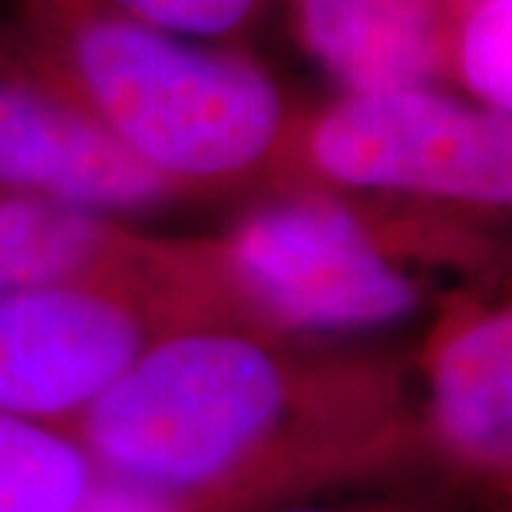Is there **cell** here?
<instances>
[{"label":"cell","instance_id":"obj_13","mask_svg":"<svg viewBox=\"0 0 512 512\" xmlns=\"http://www.w3.org/2000/svg\"><path fill=\"white\" fill-rule=\"evenodd\" d=\"M93 4L185 40H209L238 30L265 0H93Z\"/></svg>","mask_w":512,"mask_h":512},{"label":"cell","instance_id":"obj_10","mask_svg":"<svg viewBox=\"0 0 512 512\" xmlns=\"http://www.w3.org/2000/svg\"><path fill=\"white\" fill-rule=\"evenodd\" d=\"M96 479L90 456L63 430L0 417V512H67Z\"/></svg>","mask_w":512,"mask_h":512},{"label":"cell","instance_id":"obj_9","mask_svg":"<svg viewBox=\"0 0 512 512\" xmlns=\"http://www.w3.org/2000/svg\"><path fill=\"white\" fill-rule=\"evenodd\" d=\"M298 27L344 93L423 86L440 63L433 0H301Z\"/></svg>","mask_w":512,"mask_h":512},{"label":"cell","instance_id":"obj_12","mask_svg":"<svg viewBox=\"0 0 512 512\" xmlns=\"http://www.w3.org/2000/svg\"><path fill=\"white\" fill-rule=\"evenodd\" d=\"M470 499L437 470L397 479L384 486L347 489V493H331L318 499H304L271 512H466Z\"/></svg>","mask_w":512,"mask_h":512},{"label":"cell","instance_id":"obj_6","mask_svg":"<svg viewBox=\"0 0 512 512\" xmlns=\"http://www.w3.org/2000/svg\"><path fill=\"white\" fill-rule=\"evenodd\" d=\"M413 384L433 470L512 512V291L443 301Z\"/></svg>","mask_w":512,"mask_h":512},{"label":"cell","instance_id":"obj_7","mask_svg":"<svg viewBox=\"0 0 512 512\" xmlns=\"http://www.w3.org/2000/svg\"><path fill=\"white\" fill-rule=\"evenodd\" d=\"M0 185L106 219L182 195L67 96L7 70H0Z\"/></svg>","mask_w":512,"mask_h":512},{"label":"cell","instance_id":"obj_3","mask_svg":"<svg viewBox=\"0 0 512 512\" xmlns=\"http://www.w3.org/2000/svg\"><path fill=\"white\" fill-rule=\"evenodd\" d=\"M219 321L238 324L205 238H182L152 275L0 294V417L67 430L159 337Z\"/></svg>","mask_w":512,"mask_h":512},{"label":"cell","instance_id":"obj_5","mask_svg":"<svg viewBox=\"0 0 512 512\" xmlns=\"http://www.w3.org/2000/svg\"><path fill=\"white\" fill-rule=\"evenodd\" d=\"M304 152L344 189L512 209V116L427 86L344 93L311 123Z\"/></svg>","mask_w":512,"mask_h":512},{"label":"cell","instance_id":"obj_11","mask_svg":"<svg viewBox=\"0 0 512 512\" xmlns=\"http://www.w3.org/2000/svg\"><path fill=\"white\" fill-rule=\"evenodd\" d=\"M460 70L486 110L512 116V0H489L466 20Z\"/></svg>","mask_w":512,"mask_h":512},{"label":"cell","instance_id":"obj_8","mask_svg":"<svg viewBox=\"0 0 512 512\" xmlns=\"http://www.w3.org/2000/svg\"><path fill=\"white\" fill-rule=\"evenodd\" d=\"M182 238H152L70 205L0 195V294L169 268Z\"/></svg>","mask_w":512,"mask_h":512},{"label":"cell","instance_id":"obj_1","mask_svg":"<svg viewBox=\"0 0 512 512\" xmlns=\"http://www.w3.org/2000/svg\"><path fill=\"white\" fill-rule=\"evenodd\" d=\"M63 433L103 479L222 512L433 470L413 364L228 321L159 337Z\"/></svg>","mask_w":512,"mask_h":512},{"label":"cell","instance_id":"obj_2","mask_svg":"<svg viewBox=\"0 0 512 512\" xmlns=\"http://www.w3.org/2000/svg\"><path fill=\"white\" fill-rule=\"evenodd\" d=\"M43 83L176 185L215 189L255 172L285 139V100L258 63L146 27L93 0H43Z\"/></svg>","mask_w":512,"mask_h":512},{"label":"cell","instance_id":"obj_4","mask_svg":"<svg viewBox=\"0 0 512 512\" xmlns=\"http://www.w3.org/2000/svg\"><path fill=\"white\" fill-rule=\"evenodd\" d=\"M205 252L235 321L298 341L394 328L430 304L394 242L328 195L261 205Z\"/></svg>","mask_w":512,"mask_h":512},{"label":"cell","instance_id":"obj_14","mask_svg":"<svg viewBox=\"0 0 512 512\" xmlns=\"http://www.w3.org/2000/svg\"><path fill=\"white\" fill-rule=\"evenodd\" d=\"M67 512H222V509L202 503V499L172 496V493H159V489H143L100 476L90 493Z\"/></svg>","mask_w":512,"mask_h":512}]
</instances>
